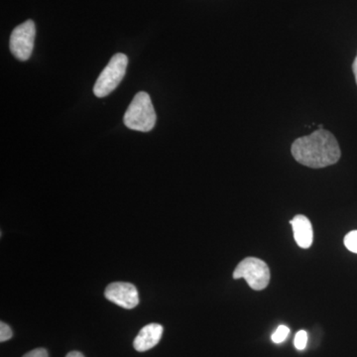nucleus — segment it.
<instances>
[{"mask_svg": "<svg viewBox=\"0 0 357 357\" xmlns=\"http://www.w3.org/2000/svg\"><path fill=\"white\" fill-rule=\"evenodd\" d=\"M291 152L296 161L312 169L333 165L342 156L337 140L325 129H318L294 141Z\"/></svg>", "mask_w": 357, "mask_h": 357, "instance_id": "f257e3e1", "label": "nucleus"}, {"mask_svg": "<svg viewBox=\"0 0 357 357\" xmlns=\"http://www.w3.org/2000/svg\"><path fill=\"white\" fill-rule=\"evenodd\" d=\"M123 121L126 128L141 132H149L154 128L156 112L147 93H136L124 114Z\"/></svg>", "mask_w": 357, "mask_h": 357, "instance_id": "f03ea898", "label": "nucleus"}, {"mask_svg": "<svg viewBox=\"0 0 357 357\" xmlns=\"http://www.w3.org/2000/svg\"><path fill=\"white\" fill-rule=\"evenodd\" d=\"M128 58L124 54H115L109 64L96 79L93 93L98 98H105L114 91L121 83L128 69Z\"/></svg>", "mask_w": 357, "mask_h": 357, "instance_id": "7ed1b4c3", "label": "nucleus"}, {"mask_svg": "<svg viewBox=\"0 0 357 357\" xmlns=\"http://www.w3.org/2000/svg\"><path fill=\"white\" fill-rule=\"evenodd\" d=\"M234 278L245 279L249 287L253 290H264L270 281L269 267L258 258H245L237 265L234 272Z\"/></svg>", "mask_w": 357, "mask_h": 357, "instance_id": "20e7f679", "label": "nucleus"}, {"mask_svg": "<svg viewBox=\"0 0 357 357\" xmlns=\"http://www.w3.org/2000/svg\"><path fill=\"white\" fill-rule=\"evenodd\" d=\"M35 37H36V26L34 21L27 20L17 26L11 33L10 42H9V47L14 57L21 62L29 60L34 49Z\"/></svg>", "mask_w": 357, "mask_h": 357, "instance_id": "39448f33", "label": "nucleus"}, {"mask_svg": "<svg viewBox=\"0 0 357 357\" xmlns=\"http://www.w3.org/2000/svg\"><path fill=\"white\" fill-rule=\"evenodd\" d=\"M105 298L124 309L131 310L139 304L137 289L131 283L114 282L105 289Z\"/></svg>", "mask_w": 357, "mask_h": 357, "instance_id": "423d86ee", "label": "nucleus"}, {"mask_svg": "<svg viewBox=\"0 0 357 357\" xmlns=\"http://www.w3.org/2000/svg\"><path fill=\"white\" fill-rule=\"evenodd\" d=\"M163 326L159 324H150L142 328L133 342V347L136 351L144 352L153 349L159 344L163 335Z\"/></svg>", "mask_w": 357, "mask_h": 357, "instance_id": "0eeeda50", "label": "nucleus"}, {"mask_svg": "<svg viewBox=\"0 0 357 357\" xmlns=\"http://www.w3.org/2000/svg\"><path fill=\"white\" fill-rule=\"evenodd\" d=\"M292 227L296 243L301 248H310L314 239L312 223L305 215H298L293 218Z\"/></svg>", "mask_w": 357, "mask_h": 357, "instance_id": "6e6552de", "label": "nucleus"}, {"mask_svg": "<svg viewBox=\"0 0 357 357\" xmlns=\"http://www.w3.org/2000/svg\"><path fill=\"white\" fill-rule=\"evenodd\" d=\"M344 245L351 252L357 255V230H352L345 236Z\"/></svg>", "mask_w": 357, "mask_h": 357, "instance_id": "1a4fd4ad", "label": "nucleus"}, {"mask_svg": "<svg viewBox=\"0 0 357 357\" xmlns=\"http://www.w3.org/2000/svg\"><path fill=\"white\" fill-rule=\"evenodd\" d=\"M289 333H290V328L288 326H280L277 328L276 332L272 335V340L275 344H281V342H285Z\"/></svg>", "mask_w": 357, "mask_h": 357, "instance_id": "9d476101", "label": "nucleus"}, {"mask_svg": "<svg viewBox=\"0 0 357 357\" xmlns=\"http://www.w3.org/2000/svg\"><path fill=\"white\" fill-rule=\"evenodd\" d=\"M294 344H295V347L298 351H303V349H306L307 344V332H305V331L298 332L297 335H296L295 340H294Z\"/></svg>", "mask_w": 357, "mask_h": 357, "instance_id": "9b49d317", "label": "nucleus"}, {"mask_svg": "<svg viewBox=\"0 0 357 357\" xmlns=\"http://www.w3.org/2000/svg\"><path fill=\"white\" fill-rule=\"evenodd\" d=\"M13 333L10 326L1 321L0 323V342H4L13 337Z\"/></svg>", "mask_w": 357, "mask_h": 357, "instance_id": "f8f14e48", "label": "nucleus"}, {"mask_svg": "<svg viewBox=\"0 0 357 357\" xmlns=\"http://www.w3.org/2000/svg\"><path fill=\"white\" fill-rule=\"evenodd\" d=\"M23 357H49L48 352L44 349H36L28 352Z\"/></svg>", "mask_w": 357, "mask_h": 357, "instance_id": "ddd939ff", "label": "nucleus"}, {"mask_svg": "<svg viewBox=\"0 0 357 357\" xmlns=\"http://www.w3.org/2000/svg\"><path fill=\"white\" fill-rule=\"evenodd\" d=\"M66 357H84L79 351H70Z\"/></svg>", "mask_w": 357, "mask_h": 357, "instance_id": "4468645a", "label": "nucleus"}, {"mask_svg": "<svg viewBox=\"0 0 357 357\" xmlns=\"http://www.w3.org/2000/svg\"><path fill=\"white\" fill-rule=\"evenodd\" d=\"M352 70H354V77H356V82L357 84V55L356 60H354V65H352Z\"/></svg>", "mask_w": 357, "mask_h": 357, "instance_id": "2eb2a0df", "label": "nucleus"}]
</instances>
